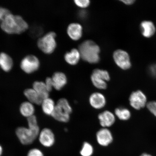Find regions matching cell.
Wrapping results in <instances>:
<instances>
[{"mask_svg":"<svg viewBox=\"0 0 156 156\" xmlns=\"http://www.w3.org/2000/svg\"><path fill=\"white\" fill-rule=\"evenodd\" d=\"M74 2L77 6L82 8H85L89 6L90 3V1L88 0H75Z\"/></svg>","mask_w":156,"mask_h":156,"instance_id":"4316f807","label":"cell"},{"mask_svg":"<svg viewBox=\"0 0 156 156\" xmlns=\"http://www.w3.org/2000/svg\"><path fill=\"white\" fill-rule=\"evenodd\" d=\"M24 94L29 102L33 104L40 105L41 104L43 99L33 88L27 89L24 91Z\"/></svg>","mask_w":156,"mask_h":156,"instance_id":"d6986e66","label":"cell"},{"mask_svg":"<svg viewBox=\"0 0 156 156\" xmlns=\"http://www.w3.org/2000/svg\"><path fill=\"white\" fill-rule=\"evenodd\" d=\"M28 128L20 127L16 131V133L20 141L23 145H29L34 142L40 133L37 118L34 115L27 118Z\"/></svg>","mask_w":156,"mask_h":156,"instance_id":"7a4b0ae2","label":"cell"},{"mask_svg":"<svg viewBox=\"0 0 156 156\" xmlns=\"http://www.w3.org/2000/svg\"><path fill=\"white\" fill-rule=\"evenodd\" d=\"M3 152V149L2 148V146L0 145V156L2 155V153Z\"/></svg>","mask_w":156,"mask_h":156,"instance_id":"d6a6232c","label":"cell"},{"mask_svg":"<svg viewBox=\"0 0 156 156\" xmlns=\"http://www.w3.org/2000/svg\"><path fill=\"white\" fill-rule=\"evenodd\" d=\"M89 102L93 108L100 110L106 106L107 100L106 97L103 93L99 91H95L90 95Z\"/></svg>","mask_w":156,"mask_h":156,"instance_id":"30bf717a","label":"cell"},{"mask_svg":"<svg viewBox=\"0 0 156 156\" xmlns=\"http://www.w3.org/2000/svg\"><path fill=\"white\" fill-rule=\"evenodd\" d=\"M64 57L66 61L68 64L71 65H75L79 62L81 55L79 50L73 48L70 52H66Z\"/></svg>","mask_w":156,"mask_h":156,"instance_id":"ffe728a7","label":"cell"},{"mask_svg":"<svg viewBox=\"0 0 156 156\" xmlns=\"http://www.w3.org/2000/svg\"><path fill=\"white\" fill-rule=\"evenodd\" d=\"M27 156H44V155L40 150L34 149L29 151Z\"/></svg>","mask_w":156,"mask_h":156,"instance_id":"83f0119b","label":"cell"},{"mask_svg":"<svg viewBox=\"0 0 156 156\" xmlns=\"http://www.w3.org/2000/svg\"><path fill=\"white\" fill-rule=\"evenodd\" d=\"M53 88L59 91L67 85V78L66 75L62 72L55 73L51 77Z\"/></svg>","mask_w":156,"mask_h":156,"instance_id":"5bb4252c","label":"cell"},{"mask_svg":"<svg viewBox=\"0 0 156 156\" xmlns=\"http://www.w3.org/2000/svg\"><path fill=\"white\" fill-rule=\"evenodd\" d=\"M40 67V62L38 58L34 55H28L21 60L20 67L25 73L31 74L35 73Z\"/></svg>","mask_w":156,"mask_h":156,"instance_id":"52a82bcc","label":"cell"},{"mask_svg":"<svg viewBox=\"0 0 156 156\" xmlns=\"http://www.w3.org/2000/svg\"><path fill=\"white\" fill-rule=\"evenodd\" d=\"M67 33L72 40L74 41L79 40L82 36V27L78 23H72L68 27Z\"/></svg>","mask_w":156,"mask_h":156,"instance_id":"9a60e30c","label":"cell"},{"mask_svg":"<svg viewBox=\"0 0 156 156\" xmlns=\"http://www.w3.org/2000/svg\"><path fill=\"white\" fill-rule=\"evenodd\" d=\"M149 73L152 76L156 78V64H153L150 66Z\"/></svg>","mask_w":156,"mask_h":156,"instance_id":"f546056e","label":"cell"},{"mask_svg":"<svg viewBox=\"0 0 156 156\" xmlns=\"http://www.w3.org/2000/svg\"><path fill=\"white\" fill-rule=\"evenodd\" d=\"M90 79L93 85L96 88L105 90L107 88V82L110 80V77L106 70L97 69L93 71Z\"/></svg>","mask_w":156,"mask_h":156,"instance_id":"5b68a950","label":"cell"},{"mask_svg":"<svg viewBox=\"0 0 156 156\" xmlns=\"http://www.w3.org/2000/svg\"><path fill=\"white\" fill-rule=\"evenodd\" d=\"M97 141L99 145L106 147L112 144L114 140L113 134L108 128H102L96 134Z\"/></svg>","mask_w":156,"mask_h":156,"instance_id":"8fae6325","label":"cell"},{"mask_svg":"<svg viewBox=\"0 0 156 156\" xmlns=\"http://www.w3.org/2000/svg\"><path fill=\"white\" fill-rule=\"evenodd\" d=\"M10 13V11L8 9L4 7L0 6V25L5 17Z\"/></svg>","mask_w":156,"mask_h":156,"instance_id":"484cf974","label":"cell"},{"mask_svg":"<svg viewBox=\"0 0 156 156\" xmlns=\"http://www.w3.org/2000/svg\"><path fill=\"white\" fill-rule=\"evenodd\" d=\"M121 2L127 5H130L133 4L135 1L134 0H124Z\"/></svg>","mask_w":156,"mask_h":156,"instance_id":"4dcf8cb0","label":"cell"},{"mask_svg":"<svg viewBox=\"0 0 156 156\" xmlns=\"http://www.w3.org/2000/svg\"><path fill=\"white\" fill-rule=\"evenodd\" d=\"M140 27L142 36L146 38L151 37L156 32L155 25L151 21L145 20L142 21Z\"/></svg>","mask_w":156,"mask_h":156,"instance_id":"2e32d148","label":"cell"},{"mask_svg":"<svg viewBox=\"0 0 156 156\" xmlns=\"http://www.w3.org/2000/svg\"><path fill=\"white\" fill-rule=\"evenodd\" d=\"M0 27L8 34H20L28 30L29 25L21 16L10 13L2 21Z\"/></svg>","mask_w":156,"mask_h":156,"instance_id":"6da1fadb","label":"cell"},{"mask_svg":"<svg viewBox=\"0 0 156 156\" xmlns=\"http://www.w3.org/2000/svg\"><path fill=\"white\" fill-rule=\"evenodd\" d=\"M33 88L36 91L43 100L48 98L49 96V92L44 82L36 81L33 83Z\"/></svg>","mask_w":156,"mask_h":156,"instance_id":"ac0fdd59","label":"cell"},{"mask_svg":"<svg viewBox=\"0 0 156 156\" xmlns=\"http://www.w3.org/2000/svg\"><path fill=\"white\" fill-rule=\"evenodd\" d=\"M72 107L65 103H56L51 116L56 120L63 123L69 122L70 115L73 112Z\"/></svg>","mask_w":156,"mask_h":156,"instance_id":"8992f818","label":"cell"},{"mask_svg":"<svg viewBox=\"0 0 156 156\" xmlns=\"http://www.w3.org/2000/svg\"><path fill=\"white\" fill-rule=\"evenodd\" d=\"M98 118L99 124L102 128H108L115 124L116 119L114 113L108 110L99 113Z\"/></svg>","mask_w":156,"mask_h":156,"instance_id":"7c38bea8","label":"cell"},{"mask_svg":"<svg viewBox=\"0 0 156 156\" xmlns=\"http://www.w3.org/2000/svg\"><path fill=\"white\" fill-rule=\"evenodd\" d=\"M113 58L115 63L121 69L127 70L131 67L129 55L124 50L115 51L113 54Z\"/></svg>","mask_w":156,"mask_h":156,"instance_id":"9c48e42d","label":"cell"},{"mask_svg":"<svg viewBox=\"0 0 156 156\" xmlns=\"http://www.w3.org/2000/svg\"><path fill=\"white\" fill-rule=\"evenodd\" d=\"M44 83L49 92H50L52 90V88H53L51 77H47Z\"/></svg>","mask_w":156,"mask_h":156,"instance_id":"f1b7e54d","label":"cell"},{"mask_svg":"<svg viewBox=\"0 0 156 156\" xmlns=\"http://www.w3.org/2000/svg\"><path fill=\"white\" fill-rule=\"evenodd\" d=\"M129 104L132 108L136 110H140L146 106L147 98L146 95L140 90L134 91L130 95Z\"/></svg>","mask_w":156,"mask_h":156,"instance_id":"ba28073f","label":"cell"},{"mask_svg":"<svg viewBox=\"0 0 156 156\" xmlns=\"http://www.w3.org/2000/svg\"><path fill=\"white\" fill-rule=\"evenodd\" d=\"M146 107L149 112L156 117V101H152L147 102Z\"/></svg>","mask_w":156,"mask_h":156,"instance_id":"d4e9b609","label":"cell"},{"mask_svg":"<svg viewBox=\"0 0 156 156\" xmlns=\"http://www.w3.org/2000/svg\"><path fill=\"white\" fill-rule=\"evenodd\" d=\"M93 147L90 144L87 142H84L80 152L82 156H91L93 153Z\"/></svg>","mask_w":156,"mask_h":156,"instance_id":"cb8c5ba5","label":"cell"},{"mask_svg":"<svg viewBox=\"0 0 156 156\" xmlns=\"http://www.w3.org/2000/svg\"><path fill=\"white\" fill-rule=\"evenodd\" d=\"M39 140L42 145L46 147L53 145L55 142V136L52 130L45 128L41 131L39 135Z\"/></svg>","mask_w":156,"mask_h":156,"instance_id":"4fadbf2b","label":"cell"},{"mask_svg":"<svg viewBox=\"0 0 156 156\" xmlns=\"http://www.w3.org/2000/svg\"><path fill=\"white\" fill-rule=\"evenodd\" d=\"M35 109L34 104L29 101L21 103L20 107V112L23 116L27 118L34 115Z\"/></svg>","mask_w":156,"mask_h":156,"instance_id":"44dd1931","label":"cell"},{"mask_svg":"<svg viewBox=\"0 0 156 156\" xmlns=\"http://www.w3.org/2000/svg\"><path fill=\"white\" fill-rule=\"evenodd\" d=\"M140 156H152L151 155L147 153H144Z\"/></svg>","mask_w":156,"mask_h":156,"instance_id":"1f68e13d","label":"cell"},{"mask_svg":"<svg viewBox=\"0 0 156 156\" xmlns=\"http://www.w3.org/2000/svg\"><path fill=\"white\" fill-rule=\"evenodd\" d=\"M13 66V61L12 58L6 52L0 53V68L5 72L10 71Z\"/></svg>","mask_w":156,"mask_h":156,"instance_id":"e0dca14e","label":"cell"},{"mask_svg":"<svg viewBox=\"0 0 156 156\" xmlns=\"http://www.w3.org/2000/svg\"><path fill=\"white\" fill-rule=\"evenodd\" d=\"M56 105L53 99L48 98L43 100L41 105L44 114L51 116L55 109Z\"/></svg>","mask_w":156,"mask_h":156,"instance_id":"7402d4cb","label":"cell"},{"mask_svg":"<svg viewBox=\"0 0 156 156\" xmlns=\"http://www.w3.org/2000/svg\"><path fill=\"white\" fill-rule=\"evenodd\" d=\"M116 118L120 120L127 121L131 116V113L128 109L125 107H119L115 109L114 112Z\"/></svg>","mask_w":156,"mask_h":156,"instance_id":"603a6c76","label":"cell"},{"mask_svg":"<svg viewBox=\"0 0 156 156\" xmlns=\"http://www.w3.org/2000/svg\"><path fill=\"white\" fill-rule=\"evenodd\" d=\"M78 50L81 58L88 63H97L100 60V48L92 41L87 40L82 43L80 45Z\"/></svg>","mask_w":156,"mask_h":156,"instance_id":"3957f363","label":"cell"},{"mask_svg":"<svg viewBox=\"0 0 156 156\" xmlns=\"http://www.w3.org/2000/svg\"><path fill=\"white\" fill-rule=\"evenodd\" d=\"M56 37V33L52 31L41 36L37 42L39 49L46 54L53 53L57 46Z\"/></svg>","mask_w":156,"mask_h":156,"instance_id":"277c9868","label":"cell"}]
</instances>
